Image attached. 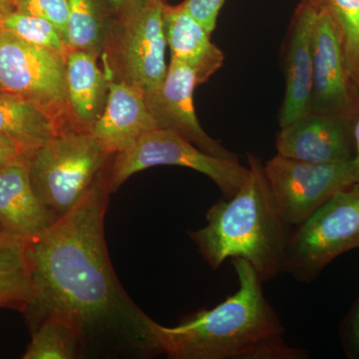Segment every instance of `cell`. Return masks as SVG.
Returning <instances> with one entry per match:
<instances>
[{"label":"cell","mask_w":359,"mask_h":359,"mask_svg":"<svg viewBox=\"0 0 359 359\" xmlns=\"http://www.w3.org/2000/svg\"><path fill=\"white\" fill-rule=\"evenodd\" d=\"M110 164L68 214L26 238L30 292L22 311L32 332L48 318L67 323L85 358H150L160 354L156 321L123 289L106 245Z\"/></svg>","instance_id":"obj_1"},{"label":"cell","mask_w":359,"mask_h":359,"mask_svg":"<svg viewBox=\"0 0 359 359\" xmlns=\"http://www.w3.org/2000/svg\"><path fill=\"white\" fill-rule=\"evenodd\" d=\"M238 287L212 309L175 327L155 323L160 354L171 359H304L308 353L283 339L285 328L264 297L261 276L244 259H231Z\"/></svg>","instance_id":"obj_2"},{"label":"cell","mask_w":359,"mask_h":359,"mask_svg":"<svg viewBox=\"0 0 359 359\" xmlns=\"http://www.w3.org/2000/svg\"><path fill=\"white\" fill-rule=\"evenodd\" d=\"M250 173L235 196L212 205L207 224L188 231L205 263L217 271L228 259L249 262L264 282L282 273L290 228L285 223L257 156L248 155Z\"/></svg>","instance_id":"obj_3"},{"label":"cell","mask_w":359,"mask_h":359,"mask_svg":"<svg viewBox=\"0 0 359 359\" xmlns=\"http://www.w3.org/2000/svg\"><path fill=\"white\" fill-rule=\"evenodd\" d=\"M88 132L65 131L26 154L33 188L59 218L68 214L111 163Z\"/></svg>","instance_id":"obj_4"},{"label":"cell","mask_w":359,"mask_h":359,"mask_svg":"<svg viewBox=\"0 0 359 359\" xmlns=\"http://www.w3.org/2000/svg\"><path fill=\"white\" fill-rule=\"evenodd\" d=\"M164 6L163 0H151L113 18L100 56L109 80L137 87L145 95L162 85L168 70Z\"/></svg>","instance_id":"obj_5"},{"label":"cell","mask_w":359,"mask_h":359,"mask_svg":"<svg viewBox=\"0 0 359 359\" xmlns=\"http://www.w3.org/2000/svg\"><path fill=\"white\" fill-rule=\"evenodd\" d=\"M359 248V184L342 189L290 231L282 273L309 283L340 255Z\"/></svg>","instance_id":"obj_6"},{"label":"cell","mask_w":359,"mask_h":359,"mask_svg":"<svg viewBox=\"0 0 359 359\" xmlns=\"http://www.w3.org/2000/svg\"><path fill=\"white\" fill-rule=\"evenodd\" d=\"M180 166L195 170L212 180L231 199L249 176V167L238 159H224L208 154L176 132L155 129L141 137L127 150L113 156L109 170L111 192H116L132 176L149 168Z\"/></svg>","instance_id":"obj_7"},{"label":"cell","mask_w":359,"mask_h":359,"mask_svg":"<svg viewBox=\"0 0 359 359\" xmlns=\"http://www.w3.org/2000/svg\"><path fill=\"white\" fill-rule=\"evenodd\" d=\"M65 58L0 28V92L36 104L51 116L59 133L72 131Z\"/></svg>","instance_id":"obj_8"},{"label":"cell","mask_w":359,"mask_h":359,"mask_svg":"<svg viewBox=\"0 0 359 359\" xmlns=\"http://www.w3.org/2000/svg\"><path fill=\"white\" fill-rule=\"evenodd\" d=\"M264 170L278 212L290 229L304 223L334 194L355 184L351 161L313 164L276 154Z\"/></svg>","instance_id":"obj_9"},{"label":"cell","mask_w":359,"mask_h":359,"mask_svg":"<svg viewBox=\"0 0 359 359\" xmlns=\"http://www.w3.org/2000/svg\"><path fill=\"white\" fill-rule=\"evenodd\" d=\"M313 32L311 112L351 119L353 83L347 71L341 34L330 11L318 0Z\"/></svg>","instance_id":"obj_10"},{"label":"cell","mask_w":359,"mask_h":359,"mask_svg":"<svg viewBox=\"0 0 359 359\" xmlns=\"http://www.w3.org/2000/svg\"><path fill=\"white\" fill-rule=\"evenodd\" d=\"M200 84V78L193 67L171 59L162 85L145 95L157 129L176 132L215 157L238 159V155L212 139L201 126L194 107V90Z\"/></svg>","instance_id":"obj_11"},{"label":"cell","mask_w":359,"mask_h":359,"mask_svg":"<svg viewBox=\"0 0 359 359\" xmlns=\"http://www.w3.org/2000/svg\"><path fill=\"white\" fill-rule=\"evenodd\" d=\"M348 122L337 116L309 113L280 128L276 136V152L283 157L313 164L353 161V128Z\"/></svg>","instance_id":"obj_12"},{"label":"cell","mask_w":359,"mask_h":359,"mask_svg":"<svg viewBox=\"0 0 359 359\" xmlns=\"http://www.w3.org/2000/svg\"><path fill=\"white\" fill-rule=\"evenodd\" d=\"M318 0L302 4L295 13L285 61V93L280 127L287 126L311 112L313 78V32Z\"/></svg>","instance_id":"obj_13"},{"label":"cell","mask_w":359,"mask_h":359,"mask_svg":"<svg viewBox=\"0 0 359 359\" xmlns=\"http://www.w3.org/2000/svg\"><path fill=\"white\" fill-rule=\"evenodd\" d=\"M59 219L35 192L26 154L0 168V230L26 240Z\"/></svg>","instance_id":"obj_14"},{"label":"cell","mask_w":359,"mask_h":359,"mask_svg":"<svg viewBox=\"0 0 359 359\" xmlns=\"http://www.w3.org/2000/svg\"><path fill=\"white\" fill-rule=\"evenodd\" d=\"M155 129L157 125L145 93L137 87L110 80L105 108L90 132L104 150L112 155L121 153Z\"/></svg>","instance_id":"obj_15"},{"label":"cell","mask_w":359,"mask_h":359,"mask_svg":"<svg viewBox=\"0 0 359 359\" xmlns=\"http://www.w3.org/2000/svg\"><path fill=\"white\" fill-rule=\"evenodd\" d=\"M65 59L71 128L90 133L105 108L110 80L88 52L70 49Z\"/></svg>","instance_id":"obj_16"},{"label":"cell","mask_w":359,"mask_h":359,"mask_svg":"<svg viewBox=\"0 0 359 359\" xmlns=\"http://www.w3.org/2000/svg\"><path fill=\"white\" fill-rule=\"evenodd\" d=\"M164 27L171 59L190 65L205 83L224 65V54L211 41V33L182 4L164 6Z\"/></svg>","instance_id":"obj_17"},{"label":"cell","mask_w":359,"mask_h":359,"mask_svg":"<svg viewBox=\"0 0 359 359\" xmlns=\"http://www.w3.org/2000/svg\"><path fill=\"white\" fill-rule=\"evenodd\" d=\"M58 133L55 121L36 104L0 92V136L32 151Z\"/></svg>","instance_id":"obj_18"},{"label":"cell","mask_w":359,"mask_h":359,"mask_svg":"<svg viewBox=\"0 0 359 359\" xmlns=\"http://www.w3.org/2000/svg\"><path fill=\"white\" fill-rule=\"evenodd\" d=\"M67 39L70 49L102 54L106 33L113 15L103 0H67Z\"/></svg>","instance_id":"obj_19"},{"label":"cell","mask_w":359,"mask_h":359,"mask_svg":"<svg viewBox=\"0 0 359 359\" xmlns=\"http://www.w3.org/2000/svg\"><path fill=\"white\" fill-rule=\"evenodd\" d=\"M25 238L0 235V308L25 309L29 299Z\"/></svg>","instance_id":"obj_20"},{"label":"cell","mask_w":359,"mask_h":359,"mask_svg":"<svg viewBox=\"0 0 359 359\" xmlns=\"http://www.w3.org/2000/svg\"><path fill=\"white\" fill-rule=\"evenodd\" d=\"M80 358L76 332L63 321L48 318L32 332L23 359H74Z\"/></svg>","instance_id":"obj_21"},{"label":"cell","mask_w":359,"mask_h":359,"mask_svg":"<svg viewBox=\"0 0 359 359\" xmlns=\"http://www.w3.org/2000/svg\"><path fill=\"white\" fill-rule=\"evenodd\" d=\"M0 28L13 32L29 43L44 47L65 57L70 50L56 26L39 16L13 11L0 21Z\"/></svg>","instance_id":"obj_22"},{"label":"cell","mask_w":359,"mask_h":359,"mask_svg":"<svg viewBox=\"0 0 359 359\" xmlns=\"http://www.w3.org/2000/svg\"><path fill=\"white\" fill-rule=\"evenodd\" d=\"M341 34L349 77L359 90V0H320Z\"/></svg>","instance_id":"obj_23"},{"label":"cell","mask_w":359,"mask_h":359,"mask_svg":"<svg viewBox=\"0 0 359 359\" xmlns=\"http://www.w3.org/2000/svg\"><path fill=\"white\" fill-rule=\"evenodd\" d=\"M14 11L39 16L56 26L68 44L67 0H13ZM69 46V45H68ZM70 48V47H69Z\"/></svg>","instance_id":"obj_24"},{"label":"cell","mask_w":359,"mask_h":359,"mask_svg":"<svg viewBox=\"0 0 359 359\" xmlns=\"http://www.w3.org/2000/svg\"><path fill=\"white\" fill-rule=\"evenodd\" d=\"M224 2V0H185L181 4L212 34Z\"/></svg>","instance_id":"obj_25"},{"label":"cell","mask_w":359,"mask_h":359,"mask_svg":"<svg viewBox=\"0 0 359 359\" xmlns=\"http://www.w3.org/2000/svg\"><path fill=\"white\" fill-rule=\"evenodd\" d=\"M344 342L349 356L359 358V299L344 323Z\"/></svg>","instance_id":"obj_26"},{"label":"cell","mask_w":359,"mask_h":359,"mask_svg":"<svg viewBox=\"0 0 359 359\" xmlns=\"http://www.w3.org/2000/svg\"><path fill=\"white\" fill-rule=\"evenodd\" d=\"M29 151L18 142L6 136H0V168L23 157Z\"/></svg>","instance_id":"obj_27"},{"label":"cell","mask_w":359,"mask_h":359,"mask_svg":"<svg viewBox=\"0 0 359 359\" xmlns=\"http://www.w3.org/2000/svg\"><path fill=\"white\" fill-rule=\"evenodd\" d=\"M113 15L118 16L128 13L144 6L151 0H103Z\"/></svg>","instance_id":"obj_28"},{"label":"cell","mask_w":359,"mask_h":359,"mask_svg":"<svg viewBox=\"0 0 359 359\" xmlns=\"http://www.w3.org/2000/svg\"><path fill=\"white\" fill-rule=\"evenodd\" d=\"M353 140L354 156L351 161V166H353L354 182L359 184V119L353 127Z\"/></svg>","instance_id":"obj_29"},{"label":"cell","mask_w":359,"mask_h":359,"mask_svg":"<svg viewBox=\"0 0 359 359\" xmlns=\"http://www.w3.org/2000/svg\"><path fill=\"white\" fill-rule=\"evenodd\" d=\"M14 11L13 0H0V21Z\"/></svg>","instance_id":"obj_30"},{"label":"cell","mask_w":359,"mask_h":359,"mask_svg":"<svg viewBox=\"0 0 359 359\" xmlns=\"http://www.w3.org/2000/svg\"><path fill=\"white\" fill-rule=\"evenodd\" d=\"M1 233H4L1 230H0V235H1Z\"/></svg>","instance_id":"obj_31"}]
</instances>
